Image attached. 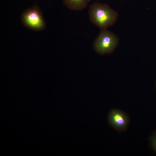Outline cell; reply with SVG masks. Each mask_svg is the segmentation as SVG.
<instances>
[{
	"instance_id": "cell-3",
	"label": "cell",
	"mask_w": 156,
	"mask_h": 156,
	"mask_svg": "<svg viewBox=\"0 0 156 156\" xmlns=\"http://www.w3.org/2000/svg\"><path fill=\"white\" fill-rule=\"evenodd\" d=\"M22 23L26 27L36 31L44 29L46 23L41 11L37 6L25 10L21 16Z\"/></svg>"
},
{
	"instance_id": "cell-6",
	"label": "cell",
	"mask_w": 156,
	"mask_h": 156,
	"mask_svg": "<svg viewBox=\"0 0 156 156\" xmlns=\"http://www.w3.org/2000/svg\"><path fill=\"white\" fill-rule=\"evenodd\" d=\"M150 141L152 148L156 152V131L151 136Z\"/></svg>"
},
{
	"instance_id": "cell-2",
	"label": "cell",
	"mask_w": 156,
	"mask_h": 156,
	"mask_svg": "<svg viewBox=\"0 0 156 156\" xmlns=\"http://www.w3.org/2000/svg\"><path fill=\"white\" fill-rule=\"evenodd\" d=\"M119 39L113 32L107 29H101L93 43L95 51L104 55L112 53L118 45Z\"/></svg>"
},
{
	"instance_id": "cell-4",
	"label": "cell",
	"mask_w": 156,
	"mask_h": 156,
	"mask_svg": "<svg viewBox=\"0 0 156 156\" xmlns=\"http://www.w3.org/2000/svg\"><path fill=\"white\" fill-rule=\"evenodd\" d=\"M108 121L109 124L119 131L125 130L127 127L129 120L127 115L121 111L113 109L109 113Z\"/></svg>"
},
{
	"instance_id": "cell-1",
	"label": "cell",
	"mask_w": 156,
	"mask_h": 156,
	"mask_svg": "<svg viewBox=\"0 0 156 156\" xmlns=\"http://www.w3.org/2000/svg\"><path fill=\"white\" fill-rule=\"evenodd\" d=\"M88 14L90 21L101 29L112 26L118 17L117 12L108 5L99 3L90 5Z\"/></svg>"
},
{
	"instance_id": "cell-5",
	"label": "cell",
	"mask_w": 156,
	"mask_h": 156,
	"mask_svg": "<svg viewBox=\"0 0 156 156\" xmlns=\"http://www.w3.org/2000/svg\"><path fill=\"white\" fill-rule=\"evenodd\" d=\"M64 4L70 10L81 11L85 9L92 0H62Z\"/></svg>"
}]
</instances>
